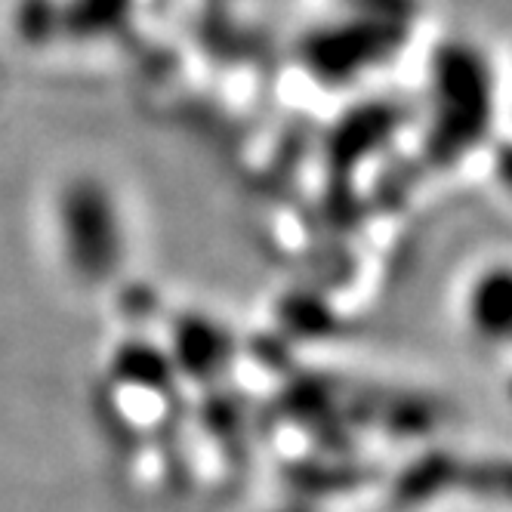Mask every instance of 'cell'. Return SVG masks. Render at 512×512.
Returning a JSON list of instances; mask_svg holds the SVG:
<instances>
[{"instance_id": "1", "label": "cell", "mask_w": 512, "mask_h": 512, "mask_svg": "<svg viewBox=\"0 0 512 512\" xmlns=\"http://www.w3.org/2000/svg\"><path fill=\"white\" fill-rule=\"evenodd\" d=\"M438 90H442V139L448 155L463 149L488 130L491 121V75L485 59L469 47H451L438 65Z\"/></svg>"}, {"instance_id": "2", "label": "cell", "mask_w": 512, "mask_h": 512, "mask_svg": "<svg viewBox=\"0 0 512 512\" xmlns=\"http://www.w3.org/2000/svg\"><path fill=\"white\" fill-rule=\"evenodd\" d=\"M469 321L485 340H512V269H488L472 284Z\"/></svg>"}, {"instance_id": "3", "label": "cell", "mask_w": 512, "mask_h": 512, "mask_svg": "<svg viewBox=\"0 0 512 512\" xmlns=\"http://www.w3.org/2000/svg\"><path fill=\"white\" fill-rule=\"evenodd\" d=\"M500 176H503V182H509V186H512V145L500 155Z\"/></svg>"}, {"instance_id": "4", "label": "cell", "mask_w": 512, "mask_h": 512, "mask_svg": "<svg viewBox=\"0 0 512 512\" xmlns=\"http://www.w3.org/2000/svg\"><path fill=\"white\" fill-rule=\"evenodd\" d=\"M272 512H315V509H309V506H278Z\"/></svg>"}]
</instances>
